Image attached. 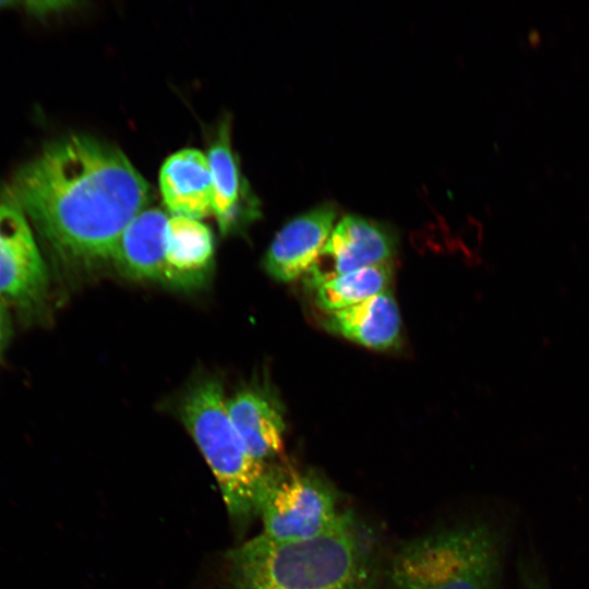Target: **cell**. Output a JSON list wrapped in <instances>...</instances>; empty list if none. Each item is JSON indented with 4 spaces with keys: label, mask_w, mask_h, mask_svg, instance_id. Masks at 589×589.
Listing matches in <instances>:
<instances>
[{
    "label": "cell",
    "mask_w": 589,
    "mask_h": 589,
    "mask_svg": "<svg viewBox=\"0 0 589 589\" xmlns=\"http://www.w3.org/2000/svg\"><path fill=\"white\" fill-rule=\"evenodd\" d=\"M346 509L336 490L316 472L274 469L259 515L261 534L275 541H303L330 530Z\"/></svg>",
    "instance_id": "cell-5"
},
{
    "label": "cell",
    "mask_w": 589,
    "mask_h": 589,
    "mask_svg": "<svg viewBox=\"0 0 589 589\" xmlns=\"http://www.w3.org/2000/svg\"><path fill=\"white\" fill-rule=\"evenodd\" d=\"M372 530L351 510L324 534L275 541L263 534L229 554L232 589H377Z\"/></svg>",
    "instance_id": "cell-2"
},
{
    "label": "cell",
    "mask_w": 589,
    "mask_h": 589,
    "mask_svg": "<svg viewBox=\"0 0 589 589\" xmlns=\"http://www.w3.org/2000/svg\"><path fill=\"white\" fill-rule=\"evenodd\" d=\"M9 197L59 259L91 263L112 259L122 232L148 204L149 188L121 151L71 135L23 165Z\"/></svg>",
    "instance_id": "cell-1"
},
{
    "label": "cell",
    "mask_w": 589,
    "mask_h": 589,
    "mask_svg": "<svg viewBox=\"0 0 589 589\" xmlns=\"http://www.w3.org/2000/svg\"><path fill=\"white\" fill-rule=\"evenodd\" d=\"M28 12L35 15H46L51 12L63 10L73 4L69 1H27L24 3Z\"/></svg>",
    "instance_id": "cell-16"
},
{
    "label": "cell",
    "mask_w": 589,
    "mask_h": 589,
    "mask_svg": "<svg viewBox=\"0 0 589 589\" xmlns=\"http://www.w3.org/2000/svg\"><path fill=\"white\" fill-rule=\"evenodd\" d=\"M168 217L158 208H145L122 232L112 259L127 276L166 281Z\"/></svg>",
    "instance_id": "cell-10"
},
{
    "label": "cell",
    "mask_w": 589,
    "mask_h": 589,
    "mask_svg": "<svg viewBox=\"0 0 589 589\" xmlns=\"http://www.w3.org/2000/svg\"><path fill=\"white\" fill-rule=\"evenodd\" d=\"M214 256L212 231L199 219L172 216L166 232V283L190 288L206 277Z\"/></svg>",
    "instance_id": "cell-12"
},
{
    "label": "cell",
    "mask_w": 589,
    "mask_h": 589,
    "mask_svg": "<svg viewBox=\"0 0 589 589\" xmlns=\"http://www.w3.org/2000/svg\"><path fill=\"white\" fill-rule=\"evenodd\" d=\"M484 524H467L416 537L392 555L389 589H496L501 551Z\"/></svg>",
    "instance_id": "cell-3"
},
{
    "label": "cell",
    "mask_w": 589,
    "mask_h": 589,
    "mask_svg": "<svg viewBox=\"0 0 589 589\" xmlns=\"http://www.w3.org/2000/svg\"><path fill=\"white\" fill-rule=\"evenodd\" d=\"M396 253V236L380 223L346 215L335 225L317 260L303 276L306 288L369 266L389 263Z\"/></svg>",
    "instance_id": "cell-7"
},
{
    "label": "cell",
    "mask_w": 589,
    "mask_h": 589,
    "mask_svg": "<svg viewBox=\"0 0 589 589\" xmlns=\"http://www.w3.org/2000/svg\"><path fill=\"white\" fill-rule=\"evenodd\" d=\"M159 188L173 216L199 219L214 214V187L207 156L184 148L170 155L159 172Z\"/></svg>",
    "instance_id": "cell-9"
},
{
    "label": "cell",
    "mask_w": 589,
    "mask_h": 589,
    "mask_svg": "<svg viewBox=\"0 0 589 589\" xmlns=\"http://www.w3.org/2000/svg\"><path fill=\"white\" fill-rule=\"evenodd\" d=\"M230 420L248 452L266 462L283 447L285 431L281 410L264 392L248 388L227 401Z\"/></svg>",
    "instance_id": "cell-13"
},
{
    "label": "cell",
    "mask_w": 589,
    "mask_h": 589,
    "mask_svg": "<svg viewBox=\"0 0 589 589\" xmlns=\"http://www.w3.org/2000/svg\"><path fill=\"white\" fill-rule=\"evenodd\" d=\"M521 589H549L542 578L531 575H526L522 581Z\"/></svg>",
    "instance_id": "cell-17"
},
{
    "label": "cell",
    "mask_w": 589,
    "mask_h": 589,
    "mask_svg": "<svg viewBox=\"0 0 589 589\" xmlns=\"http://www.w3.org/2000/svg\"><path fill=\"white\" fill-rule=\"evenodd\" d=\"M392 278L390 262L350 272L316 287L314 302L326 313L339 311L388 290Z\"/></svg>",
    "instance_id": "cell-14"
},
{
    "label": "cell",
    "mask_w": 589,
    "mask_h": 589,
    "mask_svg": "<svg viewBox=\"0 0 589 589\" xmlns=\"http://www.w3.org/2000/svg\"><path fill=\"white\" fill-rule=\"evenodd\" d=\"M337 209L324 202L289 220L273 239L265 259L267 274L288 283L304 276L317 260L336 220Z\"/></svg>",
    "instance_id": "cell-8"
},
{
    "label": "cell",
    "mask_w": 589,
    "mask_h": 589,
    "mask_svg": "<svg viewBox=\"0 0 589 589\" xmlns=\"http://www.w3.org/2000/svg\"><path fill=\"white\" fill-rule=\"evenodd\" d=\"M206 156L214 187V215L220 230L226 232L237 219L242 194L241 177L231 149L228 125L221 127Z\"/></svg>",
    "instance_id": "cell-15"
},
{
    "label": "cell",
    "mask_w": 589,
    "mask_h": 589,
    "mask_svg": "<svg viewBox=\"0 0 589 589\" xmlns=\"http://www.w3.org/2000/svg\"><path fill=\"white\" fill-rule=\"evenodd\" d=\"M19 2H12V1H0V9L1 8H7V7H10V5H14V4H17Z\"/></svg>",
    "instance_id": "cell-19"
},
{
    "label": "cell",
    "mask_w": 589,
    "mask_h": 589,
    "mask_svg": "<svg viewBox=\"0 0 589 589\" xmlns=\"http://www.w3.org/2000/svg\"><path fill=\"white\" fill-rule=\"evenodd\" d=\"M181 418L211 467L229 514L239 521L259 515L274 473L244 446L227 410L221 385L206 380L181 406Z\"/></svg>",
    "instance_id": "cell-4"
},
{
    "label": "cell",
    "mask_w": 589,
    "mask_h": 589,
    "mask_svg": "<svg viewBox=\"0 0 589 589\" xmlns=\"http://www.w3.org/2000/svg\"><path fill=\"white\" fill-rule=\"evenodd\" d=\"M48 273L31 223L9 197L0 199V299L34 314L45 304Z\"/></svg>",
    "instance_id": "cell-6"
},
{
    "label": "cell",
    "mask_w": 589,
    "mask_h": 589,
    "mask_svg": "<svg viewBox=\"0 0 589 589\" xmlns=\"http://www.w3.org/2000/svg\"><path fill=\"white\" fill-rule=\"evenodd\" d=\"M322 324L330 333L376 350L392 348L400 338L399 309L389 290L352 306L326 313Z\"/></svg>",
    "instance_id": "cell-11"
},
{
    "label": "cell",
    "mask_w": 589,
    "mask_h": 589,
    "mask_svg": "<svg viewBox=\"0 0 589 589\" xmlns=\"http://www.w3.org/2000/svg\"><path fill=\"white\" fill-rule=\"evenodd\" d=\"M5 334V313L3 306V300L0 299V350L4 341Z\"/></svg>",
    "instance_id": "cell-18"
}]
</instances>
